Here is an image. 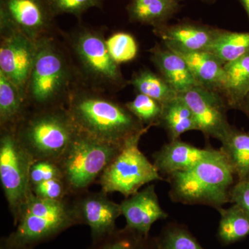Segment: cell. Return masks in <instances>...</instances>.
<instances>
[{
    "mask_svg": "<svg viewBox=\"0 0 249 249\" xmlns=\"http://www.w3.org/2000/svg\"><path fill=\"white\" fill-rule=\"evenodd\" d=\"M66 108L78 132L116 146L151 127L144 125L124 105L96 91L72 89Z\"/></svg>",
    "mask_w": 249,
    "mask_h": 249,
    "instance_id": "1",
    "label": "cell"
},
{
    "mask_svg": "<svg viewBox=\"0 0 249 249\" xmlns=\"http://www.w3.org/2000/svg\"><path fill=\"white\" fill-rule=\"evenodd\" d=\"M170 197L177 203L205 205L217 210L231 202V192L237 178L229 160L219 155L191 169L167 177Z\"/></svg>",
    "mask_w": 249,
    "mask_h": 249,
    "instance_id": "2",
    "label": "cell"
},
{
    "mask_svg": "<svg viewBox=\"0 0 249 249\" xmlns=\"http://www.w3.org/2000/svg\"><path fill=\"white\" fill-rule=\"evenodd\" d=\"M66 107L35 109L14 129L18 142L36 160L59 162L77 133Z\"/></svg>",
    "mask_w": 249,
    "mask_h": 249,
    "instance_id": "3",
    "label": "cell"
},
{
    "mask_svg": "<svg viewBox=\"0 0 249 249\" xmlns=\"http://www.w3.org/2000/svg\"><path fill=\"white\" fill-rule=\"evenodd\" d=\"M78 225L68 199L63 201L38 197L31 192L15 224L16 229L1 239V245L16 249H34Z\"/></svg>",
    "mask_w": 249,
    "mask_h": 249,
    "instance_id": "4",
    "label": "cell"
},
{
    "mask_svg": "<svg viewBox=\"0 0 249 249\" xmlns=\"http://www.w3.org/2000/svg\"><path fill=\"white\" fill-rule=\"evenodd\" d=\"M70 62L48 36L37 40V53L26 89L28 106L36 109L62 106L68 99L72 80Z\"/></svg>",
    "mask_w": 249,
    "mask_h": 249,
    "instance_id": "5",
    "label": "cell"
},
{
    "mask_svg": "<svg viewBox=\"0 0 249 249\" xmlns=\"http://www.w3.org/2000/svg\"><path fill=\"white\" fill-rule=\"evenodd\" d=\"M121 147L96 140L77 131L58 162L72 194L88 191L118 155Z\"/></svg>",
    "mask_w": 249,
    "mask_h": 249,
    "instance_id": "6",
    "label": "cell"
},
{
    "mask_svg": "<svg viewBox=\"0 0 249 249\" xmlns=\"http://www.w3.org/2000/svg\"><path fill=\"white\" fill-rule=\"evenodd\" d=\"M151 127L127 139L107 165L98 182L104 193H119L129 197L148 183L164 180L160 172L139 149L142 136Z\"/></svg>",
    "mask_w": 249,
    "mask_h": 249,
    "instance_id": "7",
    "label": "cell"
},
{
    "mask_svg": "<svg viewBox=\"0 0 249 249\" xmlns=\"http://www.w3.org/2000/svg\"><path fill=\"white\" fill-rule=\"evenodd\" d=\"M71 47L80 75L96 88H124L126 81L108 52L102 34L88 28H80L73 33Z\"/></svg>",
    "mask_w": 249,
    "mask_h": 249,
    "instance_id": "8",
    "label": "cell"
},
{
    "mask_svg": "<svg viewBox=\"0 0 249 249\" xmlns=\"http://www.w3.org/2000/svg\"><path fill=\"white\" fill-rule=\"evenodd\" d=\"M34 162L18 142L14 131H1L0 181L14 225L23 205L32 192L30 170Z\"/></svg>",
    "mask_w": 249,
    "mask_h": 249,
    "instance_id": "9",
    "label": "cell"
},
{
    "mask_svg": "<svg viewBox=\"0 0 249 249\" xmlns=\"http://www.w3.org/2000/svg\"><path fill=\"white\" fill-rule=\"evenodd\" d=\"M53 18L47 0H0V31H17L37 41L48 36Z\"/></svg>",
    "mask_w": 249,
    "mask_h": 249,
    "instance_id": "10",
    "label": "cell"
},
{
    "mask_svg": "<svg viewBox=\"0 0 249 249\" xmlns=\"http://www.w3.org/2000/svg\"><path fill=\"white\" fill-rule=\"evenodd\" d=\"M180 95L193 112L198 131L220 142L230 133L232 126L228 121L229 108L220 93L196 85Z\"/></svg>",
    "mask_w": 249,
    "mask_h": 249,
    "instance_id": "11",
    "label": "cell"
},
{
    "mask_svg": "<svg viewBox=\"0 0 249 249\" xmlns=\"http://www.w3.org/2000/svg\"><path fill=\"white\" fill-rule=\"evenodd\" d=\"M37 53V41L17 31H1L0 71L26 100V89Z\"/></svg>",
    "mask_w": 249,
    "mask_h": 249,
    "instance_id": "12",
    "label": "cell"
},
{
    "mask_svg": "<svg viewBox=\"0 0 249 249\" xmlns=\"http://www.w3.org/2000/svg\"><path fill=\"white\" fill-rule=\"evenodd\" d=\"M71 201V210L78 225L89 227L91 242L110 235L116 230V222L122 215L120 204L108 197L107 193L82 192Z\"/></svg>",
    "mask_w": 249,
    "mask_h": 249,
    "instance_id": "13",
    "label": "cell"
},
{
    "mask_svg": "<svg viewBox=\"0 0 249 249\" xmlns=\"http://www.w3.org/2000/svg\"><path fill=\"white\" fill-rule=\"evenodd\" d=\"M220 31L219 28L189 20L153 29L165 47L178 53L207 51Z\"/></svg>",
    "mask_w": 249,
    "mask_h": 249,
    "instance_id": "14",
    "label": "cell"
},
{
    "mask_svg": "<svg viewBox=\"0 0 249 249\" xmlns=\"http://www.w3.org/2000/svg\"><path fill=\"white\" fill-rule=\"evenodd\" d=\"M120 206L125 227L144 236H150L152 225L168 216L160 206L154 184L125 198Z\"/></svg>",
    "mask_w": 249,
    "mask_h": 249,
    "instance_id": "15",
    "label": "cell"
},
{
    "mask_svg": "<svg viewBox=\"0 0 249 249\" xmlns=\"http://www.w3.org/2000/svg\"><path fill=\"white\" fill-rule=\"evenodd\" d=\"M221 150L200 148L181 139L170 141L153 155L154 164L162 177L185 171L219 155Z\"/></svg>",
    "mask_w": 249,
    "mask_h": 249,
    "instance_id": "16",
    "label": "cell"
},
{
    "mask_svg": "<svg viewBox=\"0 0 249 249\" xmlns=\"http://www.w3.org/2000/svg\"><path fill=\"white\" fill-rule=\"evenodd\" d=\"M151 60L160 75L181 94L198 85L184 59L163 45L150 49Z\"/></svg>",
    "mask_w": 249,
    "mask_h": 249,
    "instance_id": "17",
    "label": "cell"
},
{
    "mask_svg": "<svg viewBox=\"0 0 249 249\" xmlns=\"http://www.w3.org/2000/svg\"><path fill=\"white\" fill-rule=\"evenodd\" d=\"M176 53L188 64L198 85L220 93L224 80V64L220 60L207 51Z\"/></svg>",
    "mask_w": 249,
    "mask_h": 249,
    "instance_id": "18",
    "label": "cell"
},
{
    "mask_svg": "<svg viewBox=\"0 0 249 249\" xmlns=\"http://www.w3.org/2000/svg\"><path fill=\"white\" fill-rule=\"evenodd\" d=\"M180 8L179 0H134L127 13L131 22L157 28L168 24Z\"/></svg>",
    "mask_w": 249,
    "mask_h": 249,
    "instance_id": "19",
    "label": "cell"
},
{
    "mask_svg": "<svg viewBox=\"0 0 249 249\" xmlns=\"http://www.w3.org/2000/svg\"><path fill=\"white\" fill-rule=\"evenodd\" d=\"M221 94L229 109H238L249 94V53L224 65V80Z\"/></svg>",
    "mask_w": 249,
    "mask_h": 249,
    "instance_id": "20",
    "label": "cell"
},
{
    "mask_svg": "<svg viewBox=\"0 0 249 249\" xmlns=\"http://www.w3.org/2000/svg\"><path fill=\"white\" fill-rule=\"evenodd\" d=\"M27 101L18 88L0 71V126L1 131H14L27 114Z\"/></svg>",
    "mask_w": 249,
    "mask_h": 249,
    "instance_id": "21",
    "label": "cell"
},
{
    "mask_svg": "<svg viewBox=\"0 0 249 249\" xmlns=\"http://www.w3.org/2000/svg\"><path fill=\"white\" fill-rule=\"evenodd\" d=\"M160 126L166 131L170 141L179 139L189 131L198 130L194 115L180 94L163 104Z\"/></svg>",
    "mask_w": 249,
    "mask_h": 249,
    "instance_id": "22",
    "label": "cell"
},
{
    "mask_svg": "<svg viewBox=\"0 0 249 249\" xmlns=\"http://www.w3.org/2000/svg\"><path fill=\"white\" fill-rule=\"evenodd\" d=\"M220 214L218 240L223 245H231L249 236V214L238 205L217 210Z\"/></svg>",
    "mask_w": 249,
    "mask_h": 249,
    "instance_id": "23",
    "label": "cell"
},
{
    "mask_svg": "<svg viewBox=\"0 0 249 249\" xmlns=\"http://www.w3.org/2000/svg\"><path fill=\"white\" fill-rule=\"evenodd\" d=\"M222 150L232 167L237 180L249 175V132L232 127L221 142Z\"/></svg>",
    "mask_w": 249,
    "mask_h": 249,
    "instance_id": "24",
    "label": "cell"
},
{
    "mask_svg": "<svg viewBox=\"0 0 249 249\" xmlns=\"http://www.w3.org/2000/svg\"><path fill=\"white\" fill-rule=\"evenodd\" d=\"M207 52L226 65L249 53V32H236L221 29Z\"/></svg>",
    "mask_w": 249,
    "mask_h": 249,
    "instance_id": "25",
    "label": "cell"
},
{
    "mask_svg": "<svg viewBox=\"0 0 249 249\" xmlns=\"http://www.w3.org/2000/svg\"><path fill=\"white\" fill-rule=\"evenodd\" d=\"M129 83L139 93L153 98L161 104L169 102L179 95L160 75L148 69L134 73Z\"/></svg>",
    "mask_w": 249,
    "mask_h": 249,
    "instance_id": "26",
    "label": "cell"
},
{
    "mask_svg": "<svg viewBox=\"0 0 249 249\" xmlns=\"http://www.w3.org/2000/svg\"><path fill=\"white\" fill-rule=\"evenodd\" d=\"M88 249H157L155 237L144 236L124 227L91 242Z\"/></svg>",
    "mask_w": 249,
    "mask_h": 249,
    "instance_id": "27",
    "label": "cell"
},
{
    "mask_svg": "<svg viewBox=\"0 0 249 249\" xmlns=\"http://www.w3.org/2000/svg\"><path fill=\"white\" fill-rule=\"evenodd\" d=\"M157 249H204L186 227L170 224L155 237Z\"/></svg>",
    "mask_w": 249,
    "mask_h": 249,
    "instance_id": "28",
    "label": "cell"
},
{
    "mask_svg": "<svg viewBox=\"0 0 249 249\" xmlns=\"http://www.w3.org/2000/svg\"><path fill=\"white\" fill-rule=\"evenodd\" d=\"M125 107L145 126H160L163 104L153 98L139 93Z\"/></svg>",
    "mask_w": 249,
    "mask_h": 249,
    "instance_id": "29",
    "label": "cell"
},
{
    "mask_svg": "<svg viewBox=\"0 0 249 249\" xmlns=\"http://www.w3.org/2000/svg\"><path fill=\"white\" fill-rule=\"evenodd\" d=\"M106 45L111 58L119 65L132 61L138 53V45L135 39L127 33L112 34L106 40Z\"/></svg>",
    "mask_w": 249,
    "mask_h": 249,
    "instance_id": "30",
    "label": "cell"
},
{
    "mask_svg": "<svg viewBox=\"0 0 249 249\" xmlns=\"http://www.w3.org/2000/svg\"><path fill=\"white\" fill-rule=\"evenodd\" d=\"M34 194L42 199L63 201L72 194L71 190L63 178H53L31 187Z\"/></svg>",
    "mask_w": 249,
    "mask_h": 249,
    "instance_id": "31",
    "label": "cell"
},
{
    "mask_svg": "<svg viewBox=\"0 0 249 249\" xmlns=\"http://www.w3.org/2000/svg\"><path fill=\"white\" fill-rule=\"evenodd\" d=\"M53 17L60 15L70 14L80 16L91 8L98 7L101 0H47Z\"/></svg>",
    "mask_w": 249,
    "mask_h": 249,
    "instance_id": "32",
    "label": "cell"
},
{
    "mask_svg": "<svg viewBox=\"0 0 249 249\" xmlns=\"http://www.w3.org/2000/svg\"><path fill=\"white\" fill-rule=\"evenodd\" d=\"M57 178H63L61 168L58 162L48 160H36L31 165V187L43 181Z\"/></svg>",
    "mask_w": 249,
    "mask_h": 249,
    "instance_id": "33",
    "label": "cell"
},
{
    "mask_svg": "<svg viewBox=\"0 0 249 249\" xmlns=\"http://www.w3.org/2000/svg\"><path fill=\"white\" fill-rule=\"evenodd\" d=\"M231 203L238 205L249 214V175L236 181L231 192Z\"/></svg>",
    "mask_w": 249,
    "mask_h": 249,
    "instance_id": "34",
    "label": "cell"
},
{
    "mask_svg": "<svg viewBox=\"0 0 249 249\" xmlns=\"http://www.w3.org/2000/svg\"><path fill=\"white\" fill-rule=\"evenodd\" d=\"M237 110L242 111L249 121V94L248 96L245 98V101L240 105Z\"/></svg>",
    "mask_w": 249,
    "mask_h": 249,
    "instance_id": "35",
    "label": "cell"
},
{
    "mask_svg": "<svg viewBox=\"0 0 249 249\" xmlns=\"http://www.w3.org/2000/svg\"><path fill=\"white\" fill-rule=\"evenodd\" d=\"M242 7L245 9L249 21V0H239Z\"/></svg>",
    "mask_w": 249,
    "mask_h": 249,
    "instance_id": "36",
    "label": "cell"
},
{
    "mask_svg": "<svg viewBox=\"0 0 249 249\" xmlns=\"http://www.w3.org/2000/svg\"><path fill=\"white\" fill-rule=\"evenodd\" d=\"M201 1H204V2L206 3H213L216 0H200Z\"/></svg>",
    "mask_w": 249,
    "mask_h": 249,
    "instance_id": "37",
    "label": "cell"
},
{
    "mask_svg": "<svg viewBox=\"0 0 249 249\" xmlns=\"http://www.w3.org/2000/svg\"><path fill=\"white\" fill-rule=\"evenodd\" d=\"M0 249H16L9 248V247H5V246H4V245H0Z\"/></svg>",
    "mask_w": 249,
    "mask_h": 249,
    "instance_id": "38",
    "label": "cell"
}]
</instances>
